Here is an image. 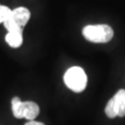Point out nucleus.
<instances>
[{
    "mask_svg": "<svg viewBox=\"0 0 125 125\" xmlns=\"http://www.w3.org/2000/svg\"><path fill=\"white\" fill-rule=\"evenodd\" d=\"M83 35L89 42L104 44L113 38L114 31L107 24L87 25L83 29Z\"/></svg>",
    "mask_w": 125,
    "mask_h": 125,
    "instance_id": "f257e3e1",
    "label": "nucleus"
},
{
    "mask_svg": "<svg viewBox=\"0 0 125 125\" xmlns=\"http://www.w3.org/2000/svg\"><path fill=\"white\" fill-rule=\"evenodd\" d=\"M11 107L14 117L17 119H26L28 121H34V119L39 115L40 112V107L35 102H22L18 96L12 98Z\"/></svg>",
    "mask_w": 125,
    "mask_h": 125,
    "instance_id": "f03ea898",
    "label": "nucleus"
},
{
    "mask_svg": "<svg viewBox=\"0 0 125 125\" xmlns=\"http://www.w3.org/2000/svg\"><path fill=\"white\" fill-rule=\"evenodd\" d=\"M64 83L72 91L81 93L86 88L87 75L83 68L74 66L66 72L64 75Z\"/></svg>",
    "mask_w": 125,
    "mask_h": 125,
    "instance_id": "7ed1b4c3",
    "label": "nucleus"
},
{
    "mask_svg": "<svg viewBox=\"0 0 125 125\" xmlns=\"http://www.w3.org/2000/svg\"><path fill=\"white\" fill-rule=\"evenodd\" d=\"M31 17L29 9L23 7H19L11 10L8 20L4 22L6 29L9 31L23 30V27L27 24Z\"/></svg>",
    "mask_w": 125,
    "mask_h": 125,
    "instance_id": "20e7f679",
    "label": "nucleus"
},
{
    "mask_svg": "<svg viewBox=\"0 0 125 125\" xmlns=\"http://www.w3.org/2000/svg\"><path fill=\"white\" fill-rule=\"evenodd\" d=\"M111 100L116 109L117 116L121 118L125 117V90H119Z\"/></svg>",
    "mask_w": 125,
    "mask_h": 125,
    "instance_id": "39448f33",
    "label": "nucleus"
},
{
    "mask_svg": "<svg viewBox=\"0 0 125 125\" xmlns=\"http://www.w3.org/2000/svg\"><path fill=\"white\" fill-rule=\"evenodd\" d=\"M22 31L23 30H18V31H12L8 32V34L6 35V41L9 46L13 48H18L22 45Z\"/></svg>",
    "mask_w": 125,
    "mask_h": 125,
    "instance_id": "423d86ee",
    "label": "nucleus"
},
{
    "mask_svg": "<svg viewBox=\"0 0 125 125\" xmlns=\"http://www.w3.org/2000/svg\"><path fill=\"white\" fill-rule=\"evenodd\" d=\"M10 12H11V10L9 9V8L3 6V5H0V23H4L8 20Z\"/></svg>",
    "mask_w": 125,
    "mask_h": 125,
    "instance_id": "0eeeda50",
    "label": "nucleus"
},
{
    "mask_svg": "<svg viewBox=\"0 0 125 125\" xmlns=\"http://www.w3.org/2000/svg\"><path fill=\"white\" fill-rule=\"evenodd\" d=\"M24 125H45L43 122H39V121H29L28 122H26Z\"/></svg>",
    "mask_w": 125,
    "mask_h": 125,
    "instance_id": "6e6552de",
    "label": "nucleus"
}]
</instances>
